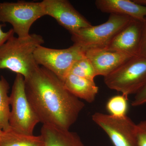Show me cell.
I'll list each match as a JSON object with an SVG mask.
<instances>
[{
  "mask_svg": "<svg viewBox=\"0 0 146 146\" xmlns=\"http://www.w3.org/2000/svg\"><path fill=\"white\" fill-rule=\"evenodd\" d=\"M9 85L3 76L0 78V129L3 131L10 129V97L8 96Z\"/></svg>",
  "mask_w": 146,
  "mask_h": 146,
  "instance_id": "cell-16",
  "label": "cell"
},
{
  "mask_svg": "<svg viewBox=\"0 0 146 146\" xmlns=\"http://www.w3.org/2000/svg\"><path fill=\"white\" fill-rule=\"evenodd\" d=\"M136 135L138 146H146V120L136 124Z\"/></svg>",
  "mask_w": 146,
  "mask_h": 146,
  "instance_id": "cell-19",
  "label": "cell"
},
{
  "mask_svg": "<svg viewBox=\"0 0 146 146\" xmlns=\"http://www.w3.org/2000/svg\"><path fill=\"white\" fill-rule=\"evenodd\" d=\"M44 16L42 2H0V22L10 24L19 37L29 35L32 25Z\"/></svg>",
  "mask_w": 146,
  "mask_h": 146,
  "instance_id": "cell-6",
  "label": "cell"
},
{
  "mask_svg": "<svg viewBox=\"0 0 146 146\" xmlns=\"http://www.w3.org/2000/svg\"><path fill=\"white\" fill-rule=\"evenodd\" d=\"M9 97L10 128L18 133L33 135L35 128L40 121L27 98L25 78L20 74H16Z\"/></svg>",
  "mask_w": 146,
  "mask_h": 146,
  "instance_id": "cell-5",
  "label": "cell"
},
{
  "mask_svg": "<svg viewBox=\"0 0 146 146\" xmlns=\"http://www.w3.org/2000/svg\"><path fill=\"white\" fill-rule=\"evenodd\" d=\"M4 25L0 24V48L8 40L11 36L14 35V31L12 29H11L8 31L5 32L3 31V27Z\"/></svg>",
  "mask_w": 146,
  "mask_h": 146,
  "instance_id": "cell-22",
  "label": "cell"
},
{
  "mask_svg": "<svg viewBox=\"0 0 146 146\" xmlns=\"http://www.w3.org/2000/svg\"><path fill=\"white\" fill-rule=\"evenodd\" d=\"M95 5L101 12L129 16L143 22L146 17V6L129 0H96Z\"/></svg>",
  "mask_w": 146,
  "mask_h": 146,
  "instance_id": "cell-12",
  "label": "cell"
},
{
  "mask_svg": "<svg viewBox=\"0 0 146 146\" xmlns=\"http://www.w3.org/2000/svg\"><path fill=\"white\" fill-rule=\"evenodd\" d=\"M146 104V84L135 94L134 99L131 103L134 107L141 106Z\"/></svg>",
  "mask_w": 146,
  "mask_h": 146,
  "instance_id": "cell-20",
  "label": "cell"
},
{
  "mask_svg": "<svg viewBox=\"0 0 146 146\" xmlns=\"http://www.w3.org/2000/svg\"><path fill=\"white\" fill-rule=\"evenodd\" d=\"M34 58L42 65L57 76L62 81L70 74L74 63L85 57L84 50L78 45L64 49L50 48L40 46L35 51Z\"/></svg>",
  "mask_w": 146,
  "mask_h": 146,
  "instance_id": "cell-7",
  "label": "cell"
},
{
  "mask_svg": "<svg viewBox=\"0 0 146 146\" xmlns=\"http://www.w3.org/2000/svg\"><path fill=\"white\" fill-rule=\"evenodd\" d=\"M92 119L109 136L114 146H138L136 124L126 115L117 117L98 112Z\"/></svg>",
  "mask_w": 146,
  "mask_h": 146,
  "instance_id": "cell-8",
  "label": "cell"
},
{
  "mask_svg": "<svg viewBox=\"0 0 146 146\" xmlns=\"http://www.w3.org/2000/svg\"><path fill=\"white\" fill-rule=\"evenodd\" d=\"M108 111L110 115L117 117L126 115L128 109L127 98L122 95L112 97L106 104Z\"/></svg>",
  "mask_w": 146,
  "mask_h": 146,
  "instance_id": "cell-18",
  "label": "cell"
},
{
  "mask_svg": "<svg viewBox=\"0 0 146 146\" xmlns=\"http://www.w3.org/2000/svg\"><path fill=\"white\" fill-rule=\"evenodd\" d=\"M142 29L143 22L132 19L115 36L106 49L138 56Z\"/></svg>",
  "mask_w": 146,
  "mask_h": 146,
  "instance_id": "cell-10",
  "label": "cell"
},
{
  "mask_svg": "<svg viewBox=\"0 0 146 146\" xmlns=\"http://www.w3.org/2000/svg\"><path fill=\"white\" fill-rule=\"evenodd\" d=\"M42 3L45 16L55 19L71 35L81 29L92 26L67 0H44Z\"/></svg>",
  "mask_w": 146,
  "mask_h": 146,
  "instance_id": "cell-9",
  "label": "cell"
},
{
  "mask_svg": "<svg viewBox=\"0 0 146 146\" xmlns=\"http://www.w3.org/2000/svg\"><path fill=\"white\" fill-rule=\"evenodd\" d=\"M129 16L110 14L106 22L91 26L71 35V39L86 52L88 50L106 49L115 36L131 20Z\"/></svg>",
  "mask_w": 146,
  "mask_h": 146,
  "instance_id": "cell-3",
  "label": "cell"
},
{
  "mask_svg": "<svg viewBox=\"0 0 146 146\" xmlns=\"http://www.w3.org/2000/svg\"><path fill=\"white\" fill-rule=\"evenodd\" d=\"M41 135L35 136L18 133L11 129L3 131L0 138V146H44Z\"/></svg>",
  "mask_w": 146,
  "mask_h": 146,
  "instance_id": "cell-15",
  "label": "cell"
},
{
  "mask_svg": "<svg viewBox=\"0 0 146 146\" xmlns=\"http://www.w3.org/2000/svg\"><path fill=\"white\" fill-rule=\"evenodd\" d=\"M44 43L43 37L38 34L11 36L0 48V70L7 69L27 78L39 66L34 54Z\"/></svg>",
  "mask_w": 146,
  "mask_h": 146,
  "instance_id": "cell-2",
  "label": "cell"
},
{
  "mask_svg": "<svg viewBox=\"0 0 146 146\" xmlns=\"http://www.w3.org/2000/svg\"><path fill=\"white\" fill-rule=\"evenodd\" d=\"M109 89L127 98L136 94L146 84V57L135 56L104 77Z\"/></svg>",
  "mask_w": 146,
  "mask_h": 146,
  "instance_id": "cell-4",
  "label": "cell"
},
{
  "mask_svg": "<svg viewBox=\"0 0 146 146\" xmlns=\"http://www.w3.org/2000/svg\"><path fill=\"white\" fill-rule=\"evenodd\" d=\"M70 74L93 80L97 76L93 65L86 56L74 63Z\"/></svg>",
  "mask_w": 146,
  "mask_h": 146,
  "instance_id": "cell-17",
  "label": "cell"
},
{
  "mask_svg": "<svg viewBox=\"0 0 146 146\" xmlns=\"http://www.w3.org/2000/svg\"><path fill=\"white\" fill-rule=\"evenodd\" d=\"M3 131L1 129H0V138H1V136L2 135L3 133Z\"/></svg>",
  "mask_w": 146,
  "mask_h": 146,
  "instance_id": "cell-24",
  "label": "cell"
},
{
  "mask_svg": "<svg viewBox=\"0 0 146 146\" xmlns=\"http://www.w3.org/2000/svg\"><path fill=\"white\" fill-rule=\"evenodd\" d=\"M85 56L89 59L97 76H106L124 63L135 56L106 49L88 50Z\"/></svg>",
  "mask_w": 146,
  "mask_h": 146,
  "instance_id": "cell-11",
  "label": "cell"
},
{
  "mask_svg": "<svg viewBox=\"0 0 146 146\" xmlns=\"http://www.w3.org/2000/svg\"><path fill=\"white\" fill-rule=\"evenodd\" d=\"M64 86L70 93L80 100L89 103L94 101L99 88L94 80L69 74L63 81Z\"/></svg>",
  "mask_w": 146,
  "mask_h": 146,
  "instance_id": "cell-13",
  "label": "cell"
},
{
  "mask_svg": "<svg viewBox=\"0 0 146 146\" xmlns=\"http://www.w3.org/2000/svg\"><path fill=\"white\" fill-rule=\"evenodd\" d=\"M138 56L146 57V17L143 22V29Z\"/></svg>",
  "mask_w": 146,
  "mask_h": 146,
  "instance_id": "cell-21",
  "label": "cell"
},
{
  "mask_svg": "<svg viewBox=\"0 0 146 146\" xmlns=\"http://www.w3.org/2000/svg\"><path fill=\"white\" fill-rule=\"evenodd\" d=\"M40 135L44 146H85L77 133L69 129L43 125Z\"/></svg>",
  "mask_w": 146,
  "mask_h": 146,
  "instance_id": "cell-14",
  "label": "cell"
},
{
  "mask_svg": "<svg viewBox=\"0 0 146 146\" xmlns=\"http://www.w3.org/2000/svg\"><path fill=\"white\" fill-rule=\"evenodd\" d=\"M25 85L28 100L43 125L69 129L85 106L63 81L44 67L39 66L25 78Z\"/></svg>",
  "mask_w": 146,
  "mask_h": 146,
  "instance_id": "cell-1",
  "label": "cell"
},
{
  "mask_svg": "<svg viewBox=\"0 0 146 146\" xmlns=\"http://www.w3.org/2000/svg\"><path fill=\"white\" fill-rule=\"evenodd\" d=\"M133 1L138 4L146 6V0H133Z\"/></svg>",
  "mask_w": 146,
  "mask_h": 146,
  "instance_id": "cell-23",
  "label": "cell"
}]
</instances>
